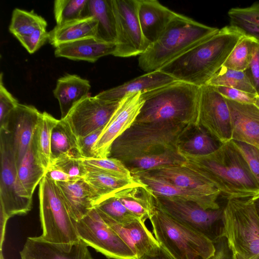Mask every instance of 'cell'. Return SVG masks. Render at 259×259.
Wrapping results in <instances>:
<instances>
[{"instance_id": "obj_26", "label": "cell", "mask_w": 259, "mask_h": 259, "mask_svg": "<svg viewBox=\"0 0 259 259\" xmlns=\"http://www.w3.org/2000/svg\"><path fill=\"white\" fill-rule=\"evenodd\" d=\"M147 172L179 187L218 198L221 195L220 191L208 180L183 165L167 166Z\"/></svg>"}, {"instance_id": "obj_38", "label": "cell", "mask_w": 259, "mask_h": 259, "mask_svg": "<svg viewBox=\"0 0 259 259\" xmlns=\"http://www.w3.org/2000/svg\"><path fill=\"white\" fill-rule=\"evenodd\" d=\"M257 41L244 35L235 46L223 66L225 67L244 71L252 57Z\"/></svg>"}, {"instance_id": "obj_6", "label": "cell", "mask_w": 259, "mask_h": 259, "mask_svg": "<svg viewBox=\"0 0 259 259\" xmlns=\"http://www.w3.org/2000/svg\"><path fill=\"white\" fill-rule=\"evenodd\" d=\"M149 219L160 246L174 259H209L213 256L215 249L212 240L170 217L154 201Z\"/></svg>"}, {"instance_id": "obj_14", "label": "cell", "mask_w": 259, "mask_h": 259, "mask_svg": "<svg viewBox=\"0 0 259 259\" xmlns=\"http://www.w3.org/2000/svg\"><path fill=\"white\" fill-rule=\"evenodd\" d=\"M119 102L106 101L89 95L75 104L62 119L77 138L85 137L104 127Z\"/></svg>"}, {"instance_id": "obj_53", "label": "cell", "mask_w": 259, "mask_h": 259, "mask_svg": "<svg viewBox=\"0 0 259 259\" xmlns=\"http://www.w3.org/2000/svg\"><path fill=\"white\" fill-rule=\"evenodd\" d=\"M9 218L5 213L0 209V247L1 250H2L3 242L5 238V230L6 224Z\"/></svg>"}, {"instance_id": "obj_48", "label": "cell", "mask_w": 259, "mask_h": 259, "mask_svg": "<svg viewBox=\"0 0 259 259\" xmlns=\"http://www.w3.org/2000/svg\"><path fill=\"white\" fill-rule=\"evenodd\" d=\"M228 14L230 18H239L259 26V2L246 8H232Z\"/></svg>"}, {"instance_id": "obj_45", "label": "cell", "mask_w": 259, "mask_h": 259, "mask_svg": "<svg viewBox=\"0 0 259 259\" xmlns=\"http://www.w3.org/2000/svg\"><path fill=\"white\" fill-rule=\"evenodd\" d=\"M49 32L46 28L36 30L31 34L18 39L30 54H33L48 40Z\"/></svg>"}, {"instance_id": "obj_23", "label": "cell", "mask_w": 259, "mask_h": 259, "mask_svg": "<svg viewBox=\"0 0 259 259\" xmlns=\"http://www.w3.org/2000/svg\"><path fill=\"white\" fill-rule=\"evenodd\" d=\"M177 81L174 77L159 70L147 72L122 84L103 91L96 96L108 102H119L130 93H144Z\"/></svg>"}, {"instance_id": "obj_18", "label": "cell", "mask_w": 259, "mask_h": 259, "mask_svg": "<svg viewBox=\"0 0 259 259\" xmlns=\"http://www.w3.org/2000/svg\"><path fill=\"white\" fill-rule=\"evenodd\" d=\"M97 209L105 222L129 246L137 259L158 251L160 245L146 226L145 222L136 219L128 223H119Z\"/></svg>"}, {"instance_id": "obj_28", "label": "cell", "mask_w": 259, "mask_h": 259, "mask_svg": "<svg viewBox=\"0 0 259 259\" xmlns=\"http://www.w3.org/2000/svg\"><path fill=\"white\" fill-rule=\"evenodd\" d=\"M84 166L87 173L83 179L88 183L95 195L97 204L122 189L141 184L133 178H125Z\"/></svg>"}, {"instance_id": "obj_24", "label": "cell", "mask_w": 259, "mask_h": 259, "mask_svg": "<svg viewBox=\"0 0 259 259\" xmlns=\"http://www.w3.org/2000/svg\"><path fill=\"white\" fill-rule=\"evenodd\" d=\"M46 171L37 157L34 134L28 148L17 168L16 187L19 196L32 203L34 191L45 176Z\"/></svg>"}, {"instance_id": "obj_57", "label": "cell", "mask_w": 259, "mask_h": 259, "mask_svg": "<svg viewBox=\"0 0 259 259\" xmlns=\"http://www.w3.org/2000/svg\"><path fill=\"white\" fill-rule=\"evenodd\" d=\"M254 104L259 108V96H257L256 98Z\"/></svg>"}, {"instance_id": "obj_43", "label": "cell", "mask_w": 259, "mask_h": 259, "mask_svg": "<svg viewBox=\"0 0 259 259\" xmlns=\"http://www.w3.org/2000/svg\"><path fill=\"white\" fill-rule=\"evenodd\" d=\"M233 141L245 158L259 186V148L242 142Z\"/></svg>"}, {"instance_id": "obj_19", "label": "cell", "mask_w": 259, "mask_h": 259, "mask_svg": "<svg viewBox=\"0 0 259 259\" xmlns=\"http://www.w3.org/2000/svg\"><path fill=\"white\" fill-rule=\"evenodd\" d=\"M137 181L145 185L156 196L175 198L195 202L204 209H218V197L198 191L179 187L147 171L132 174Z\"/></svg>"}, {"instance_id": "obj_8", "label": "cell", "mask_w": 259, "mask_h": 259, "mask_svg": "<svg viewBox=\"0 0 259 259\" xmlns=\"http://www.w3.org/2000/svg\"><path fill=\"white\" fill-rule=\"evenodd\" d=\"M39 218L43 240L73 243L80 240L74 221L60 195L56 182L44 176L39 184Z\"/></svg>"}, {"instance_id": "obj_4", "label": "cell", "mask_w": 259, "mask_h": 259, "mask_svg": "<svg viewBox=\"0 0 259 259\" xmlns=\"http://www.w3.org/2000/svg\"><path fill=\"white\" fill-rule=\"evenodd\" d=\"M219 30L177 14L159 38L139 56V66L147 73L159 70Z\"/></svg>"}, {"instance_id": "obj_9", "label": "cell", "mask_w": 259, "mask_h": 259, "mask_svg": "<svg viewBox=\"0 0 259 259\" xmlns=\"http://www.w3.org/2000/svg\"><path fill=\"white\" fill-rule=\"evenodd\" d=\"M154 196L157 207L183 224L203 234L213 242L221 236L224 208L206 209L192 201L154 194Z\"/></svg>"}, {"instance_id": "obj_1", "label": "cell", "mask_w": 259, "mask_h": 259, "mask_svg": "<svg viewBox=\"0 0 259 259\" xmlns=\"http://www.w3.org/2000/svg\"><path fill=\"white\" fill-rule=\"evenodd\" d=\"M182 155L185 159L183 165L208 180L227 199L252 200L259 196V186L245 158L232 140L222 144L217 150L207 155Z\"/></svg>"}, {"instance_id": "obj_55", "label": "cell", "mask_w": 259, "mask_h": 259, "mask_svg": "<svg viewBox=\"0 0 259 259\" xmlns=\"http://www.w3.org/2000/svg\"><path fill=\"white\" fill-rule=\"evenodd\" d=\"M254 205L256 212L259 215V196L253 200H251Z\"/></svg>"}, {"instance_id": "obj_29", "label": "cell", "mask_w": 259, "mask_h": 259, "mask_svg": "<svg viewBox=\"0 0 259 259\" xmlns=\"http://www.w3.org/2000/svg\"><path fill=\"white\" fill-rule=\"evenodd\" d=\"M98 22L93 17H83L60 25L49 32L48 40L55 48L68 42L96 36Z\"/></svg>"}, {"instance_id": "obj_3", "label": "cell", "mask_w": 259, "mask_h": 259, "mask_svg": "<svg viewBox=\"0 0 259 259\" xmlns=\"http://www.w3.org/2000/svg\"><path fill=\"white\" fill-rule=\"evenodd\" d=\"M200 87L176 81L142 93L144 101L134 123H179L191 125L198 110Z\"/></svg>"}, {"instance_id": "obj_44", "label": "cell", "mask_w": 259, "mask_h": 259, "mask_svg": "<svg viewBox=\"0 0 259 259\" xmlns=\"http://www.w3.org/2000/svg\"><path fill=\"white\" fill-rule=\"evenodd\" d=\"M19 103L7 90L3 82V73L0 79V126L6 122L11 112Z\"/></svg>"}, {"instance_id": "obj_34", "label": "cell", "mask_w": 259, "mask_h": 259, "mask_svg": "<svg viewBox=\"0 0 259 259\" xmlns=\"http://www.w3.org/2000/svg\"><path fill=\"white\" fill-rule=\"evenodd\" d=\"M58 121L59 119L48 113L42 112L34 134L37 157L40 164L46 170L51 160L52 131Z\"/></svg>"}, {"instance_id": "obj_7", "label": "cell", "mask_w": 259, "mask_h": 259, "mask_svg": "<svg viewBox=\"0 0 259 259\" xmlns=\"http://www.w3.org/2000/svg\"><path fill=\"white\" fill-rule=\"evenodd\" d=\"M233 253L259 259V215L250 199H229L223 209L221 236Z\"/></svg>"}, {"instance_id": "obj_31", "label": "cell", "mask_w": 259, "mask_h": 259, "mask_svg": "<svg viewBox=\"0 0 259 259\" xmlns=\"http://www.w3.org/2000/svg\"><path fill=\"white\" fill-rule=\"evenodd\" d=\"M114 194L137 219L145 222L149 218L154 198L153 193L145 185L141 183L138 185L122 189Z\"/></svg>"}, {"instance_id": "obj_51", "label": "cell", "mask_w": 259, "mask_h": 259, "mask_svg": "<svg viewBox=\"0 0 259 259\" xmlns=\"http://www.w3.org/2000/svg\"><path fill=\"white\" fill-rule=\"evenodd\" d=\"M215 251L209 259H233V253L226 238L221 236L213 242Z\"/></svg>"}, {"instance_id": "obj_42", "label": "cell", "mask_w": 259, "mask_h": 259, "mask_svg": "<svg viewBox=\"0 0 259 259\" xmlns=\"http://www.w3.org/2000/svg\"><path fill=\"white\" fill-rule=\"evenodd\" d=\"M49 166L58 168L75 180L83 179L87 173L81 158L71 153L51 160Z\"/></svg>"}, {"instance_id": "obj_27", "label": "cell", "mask_w": 259, "mask_h": 259, "mask_svg": "<svg viewBox=\"0 0 259 259\" xmlns=\"http://www.w3.org/2000/svg\"><path fill=\"white\" fill-rule=\"evenodd\" d=\"M90 81L75 74H67L59 78L53 91L58 100L61 118L66 116L72 107L89 95Z\"/></svg>"}, {"instance_id": "obj_13", "label": "cell", "mask_w": 259, "mask_h": 259, "mask_svg": "<svg viewBox=\"0 0 259 259\" xmlns=\"http://www.w3.org/2000/svg\"><path fill=\"white\" fill-rule=\"evenodd\" d=\"M0 209L9 218L26 214L31 209L32 203L21 198L18 194L17 167L10 137L4 129H0Z\"/></svg>"}, {"instance_id": "obj_50", "label": "cell", "mask_w": 259, "mask_h": 259, "mask_svg": "<svg viewBox=\"0 0 259 259\" xmlns=\"http://www.w3.org/2000/svg\"><path fill=\"white\" fill-rule=\"evenodd\" d=\"M230 25L233 26L245 35L253 37L259 42V26L243 20L230 18Z\"/></svg>"}, {"instance_id": "obj_11", "label": "cell", "mask_w": 259, "mask_h": 259, "mask_svg": "<svg viewBox=\"0 0 259 259\" xmlns=\"http://www.w3.org/2000/svg\"><path fill=\"white\" fill-rule=\"evenodd\" d=\"M193 127H201L222 144L232 140V125L226 99L214 87H200V95Z\"/></svg>"}, {"instance_id": "obj_46", "label": "cell", "mask_w": 259, "mask_h": 259, "mask_svg": "<svg viewBox=\"0 0 259 259\" xmlns=\"http://www.w3.org/2000/svg\"><path fill=\"white\" fill-rule=\"evenodd\" d=\"M104 127H102L85 137L77 138V151L80 158H96L93 149Z\"/></svg>"}, {"instance_id": "obj_32", "label": "cell", "mask_w": 259, "mask_h": 259, "mask_svg": "<svg viewBox=\"0 0 259 259\" xmlns=\"http://www.w3.org/2000/svg\"><path fill=\"white\" fill-rule=\"evenodd\" d=\"M192 127L193 132L190 133V126L179 143L178 151L181 154L205 156L214 152L222 145L203 128Z\"/></svg>"}, {"instance_id": "obj_22", "label": "cell", "mask_w": 259, "mask_h": 259, "mask_svg": "<svg viewBox=\"0 0 259 259\" xmlns=\"http://www.w3.org/2000/svg\"><path fill=\"white\" fill-rule=\"evenodd\" d=\"M56 184L65 205L74 221L82 219L97 204L95 195L83 179Z\"/></svg>"}, {"instance_id": "obj_17", "label": "cell", "mask_w": 259, "mask_h": 259, "mask_svg": "<svg viewBox=\"0 0 259 259\" xmlns=\"http://www.w3.org/2000/svg\"><path fill=\"white\" fill-rule=\"evenodd\" d=\"M21 259H94L82 240L56 243L38 237H28L20 251Z\"/></svg>"}, {"instance_id": "obj_49", "label": "cell", "mask_w": 259, "mask_h": 259, "mask_svg": "<svg viewBox=\"0 0 259 259\" xmlns=\"http://www.w3.org/2000/svg\"><path fill=\"white\" fill-rule=\"evenodd\" d=\"M259 96V42L246 69L244 71Z\"/></svg>"}, {"instance_id": "obj_54", "label": "cell", "mask_w": 259, "mask_h": 259, "mask_svg": "<svg viewBox=\"0 0 259 259\" xmlns=\"http://www.w3.org/2000/svg\"><path fill=\"white\" fill-rule=\"evenodd\" d=\"M140 259H174L160 246L158 251L152 255H146Z\"/></svg>"}, {"instance_id": "obj_33", "label": "cell", "mask_w": 259, "mask_h": 259, "mask_svg": "<svg viewBox=\"0 0 259 259\" xmlns=\"http://www.w3.org/2000/svg\"><path fill=\"white\" fill-rule=\"evenodd\" d=\"M185 161V159L178 150H170L137 158L123 163L132 174L151 171L167 166L182 165Z\"/></svg>"}, {"instance_id": "obj_21", "label": "cell", "mask_w": 259, "mask_h": 259, "mask_svg": "<svg viewBox=\"0 0 259 259\" xmlns=\"http://www.w3.org/2000/svg\"><path fill=\"white\" fill-rule=\"evenodd\" d=\"M138 15L144 37L149 46L162 34L178 13L157 0H137Z\"/></svg>"}, {"instance_id": "obj_20", "label": "cell", "mask_w": 259, "mask_h": 259, "mask_svg": "<svg viewBox=\"0 0 259 259\" xmlns=\"http://www.w3.org/2000/svg\"><path fill=\"white\" fill-rule=\"evenodd\" d=\"M231 120L232 140L259 148V108L226 99Z\"/></svg>"}, {"instance_id": "obj_37", "label": "cell", "mask_w": 259, "mask_h": 259, "mask_svg": "<svg viewBox=\"0 0 259 259\" xmlns=\"http://www.w3.org/2000/svg\"><path fill=\"white\" fill-rule=\"evenodd\" d=\"M206 84L213 87L232 88L257 95L244 71L233 70L224 66L221 68Z\"/></svg>"}, {"instance_id": "obj_5", "label": "cell", "mask_w": 259, "mask_h": 259, "mask_svg": "<svg viewBox=\"0 0 259 259\" xmlns=\"http://www.w3.org/2000/svg\"><path fill=\"white\" fill-rule=\"evenodd\" d=\"M190 125L179 123L133 124L113 143L109 157L122 163L147 155L178 150Z\"/></svg>"}, {"instance_id": "obj_56", "label": "cell", "mask_w": 259, "mask_h": 259, "mask_svg": "<svg viewBox=\"0 0 259 259\" xmlns=\"http://www.w3.org/2000/svg\"><path fill=\"white\" fill-rule=\"evenodd\" d=\"M233 259H245L243 257H242L241 255L237 253H233Z\"/></svg>"}, {"instance_id": "obj_35", "label": "cell", "mask_w": 259, "mask_h": 259, "mask_svg": "<svg viewBox=\"0 0 259 259\" xmlns=\"http://www.w3.org/2000/svg\"><path fill=\"white\" fill-rule=\"evenodd\" d=\"M51 149V160L67 153L80 157L77 151V138L62 118L59 120L52 131Z\"/></svg>"}, {"instance_id": "obj_41", "label": "cell", "mask_w": 259, "mask_h": 259, "mask_svg": "<svg viewBox=\"0 0 259 259\" xmlns=\"http://www.w3.org/2000/svg\"><path fill=\"white\" fill-rule=\"evenodd\" d=\"M80 158L83 165L89 168L125 178H133L130 170L121 161L116 158L112 157Z\"/></svg>"}, {"instance_id": "obj_15", "label": "cell", "mask_w": 259, "mask_h": 259, "mask_svg": "<svg viewBox=\"0 0 259 259\" xmlns=\"http://www.w3.org/2000/svg\"><path fill=\"white\" fill-rule=\"evenodd\" d=\"M144 102L141 92L128 94L120 101L93 147L96 158L109 157L113 143L133 124Z\"/></svg>"}, {"instance_id": "obj_39", "label": "cell", "mask_w": 259, "mask_h": 259, "mask_svg": "<svg viewBox=\"0 0 259 259\" xmlns=\"http://www.w3.org/2000/svg\"><path fill=\"white\" fill-rule=\"evenodd\" d=\"M88 0H56L54 13L57 25L82 18Z\"/></svg>"}, {"instance_id": "obj_36", "label": "cell", "mask_w": 259, "mask_h": 259, "mask_svg": "<svg viewBox=\"0 0 259 259\" xmlns=\"http://www.w3.org/2000/svg\"><path fill=\"white\" fill-rule=\"evenodd\" d=\"M47 25L45 19L33 11L16 8L12 13L9 30L18 39L31 34L38 29L46 28Z\"/></svg>"}, {"instance_id": "obj_16", "label": "cell", "mask_w": 259, "mask_h": 259, "mask_svg": "<svg viewBox=\"0 0 259 259\" xmlns=\"http://www.w3.org/2000/svg\"><path fill=\"white\" fill-rule=\"evenodd\" d=\"M41 113L33 106L19 103L0 126L9 135L17 168L32 141Z\"/></svg>"}, {"instance_id": "obj_25", "label": "cell", "mask_w": 259, "mask_h": 259, "mask_svg": "<svg viewBox=\"0 0 259 259\" xmlns=\"http://www.w3.org/2000/svg\"><path fill=\"white\" fill-rule=\"evenodd\" d=\"M116 44L103 41L96 36L84 38L56 48L55 55L73 60L95 62L102 57L113 55Z\"/></svg>"}, {"instance_id": "obj_40", "label": "cell", "mask_w": 259, "mask_h": 259, "mask_svg": "<svg viewBox=\"0 0 259 259\" xmlns=\"http://www.w3.org/2000/svg\"><path fill=\"white\" fill-rule=\"evenodd\" d=\"M95 207L117 223L124 224L137 219L113 194L99 202Z\"/></svg>"}, {"instance_id": "obj_47", "label": "cell", "mask_w": 259, "mask_h": 259, "mask_svg": "<svg viewBox=\"0 0 259 259\" xmlns=\"http://www.w3.org/2000/svg\"><path fill=\"white\" fill-rule=\"evenodd\" d=\"M214 87L225 99L239 103L254 104L255 99L258 96L255 94L232 88L222 86Z\"/></svg>"}, {"instance_id": "obj_30", "label": "cell", "mask_w": 259, "mask_h": 259, "mask_svg": "<svg viewBox=\"0 0 259 259\" xmlns=\"http://www.w3.org/2000/svg\"><path fill=\"white\" fill-rule=\"evenodd\" d=\"M93 17L98 22L96 37L116 44V26L112 0H88L83 17Z\"/></svg>"}, {"instance_id": "obj_12", "label": "cell", "mask_w": 259, "mask_h": 259, "mask_svg": "<svg viewBox=\"0 0 259 259\" xmlns=\"http://www.w3.org/2000/svg\"><path fill=\"white\" fill-rule=\"evenodd\" d=\"M116 20V48L113 56L130 57L143 54L149 46L138 15L137 0H112Z\"/></svg>"}, {"instance_id": "obj_10", "label": "cell", "mask_w": 259, "mask_h": 259, "mask_svg": "<svg viewBox=\"0 0 259 259\" xmlns=\"http://www.w3.org/2000/svg\"><path fill=\"white\" fill-rule=\"evenodd\" d=\"M74 224L80 239L107 258L137 259L129 246L105 222L96 207Z\"/></svg>"}, {"instance_id": "obj_2", "label": "cell", "mask_w": 259, "mask_h": 259, "mask_svg": "<svg viewBox=\"0 0 259 259\" xmlns=\"http://www.w3.org/2000/svg\"><path fill=\"white\" fill-rule=\"evenodd\" d=\"M244 35L236 27L226 26L159 70L178 81L199 87L206 85Z\"/></svg>"}, {"instance_id": "obj_52", "label": "cell", "mask_w": 259, "mask_h": 259, "mask_svg": "<svg viewBox=\"0 0 259 259\" xmlns=\"http://www.w3.org/2000/svg\"><path fill=\"white\" fill-rule=\"evenodd\" d=\"M45 176L55 182H65L75 180L63 171L50 166L46 170Z\"/></svg>"}]
</instances>
